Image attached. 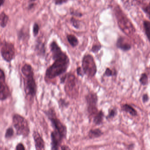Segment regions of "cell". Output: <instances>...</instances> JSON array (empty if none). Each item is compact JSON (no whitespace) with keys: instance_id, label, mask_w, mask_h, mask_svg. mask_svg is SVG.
<instances>
[{"instance_id":"cell-11","label":"cell","mask_w":150,"mask_h":150,"mask_svg":"<svg viewBox=\"0 0 150 150\" xmlns=\"http://www.w3.org/2000/svg\"><path fill=\"white\" fill-rule=\"evenodd\" d=\"M33 138L36 150H45V144L43 137L38 131L33 132Z\"/></svg>"},{"instance_id":"cell-30","label":"cell","mask_w":150,"mask_h":150,"mask_svg":"<svg viewBox=\"0 0 150 150\" xmlns=\"http://www.w3.org/2000/svg\"><path fill=\"white\" fill-rule=\"evenodd\" d=\"M71 22H72L73 25H74L75 28L78 29L79 27V23L78 21L76 20L74 18H72L71 19Z\"/></svg>"},{"instance_id":"cell-2","label":"cell","mask_w":150,"mask_h":150,"mask_svg":"<svg viewBox=\"0 0 150 150\" xmlns=\"http://www.w3.org/2000/svg\"><path fill=\"white\" fill-rule=\"evenodd\" d=\"M21 71L24 76V85L25 94L27 96L33 98L37 92V85L32 67L29 64H25L22 67Z\"/></svg>"},{"instance_id":"cell-5","label":"cell","mask_w":150,"mask_h":150,"mask_svg":"<svg viewBox=\"0 0 150 150\" xmlns=\"http://www.w3.org/2000/svg\"><path fill=\"white\" fill-rule=\"evenodd\" d=\"M82 69L84 74L88 77H94L97 73V66L93 57L91 54H86L82 60Z\"/></svg>"},{"instance_id":"cell-27","label":"cell","mask_w":150,"mask_h":150,"mask_svg":"<svg viewBox=\"0 0 150 150\" xmlns=\"http://www.w3.org/2000/svg\"><path fill=\"white\" fill-rule=\"evenodd\" d=\"M14 131L11 128H9L8 129L6 130V134H5V137L7 138H10L13 136Z\"/></svg>"},{"instance_id":"cell-28","label":"cell","mask_w":150,"mask_h":150,"mask_svg":"<svg viewBox=\"0 0 150 150\" xmlns=\"http://www.w3.org/2000/svg\"><path fill=\"white\" fill-rule=\"evenodd\" d=\"M37 0H29V4H28V9H32L33 8L36 4V1Z\"/></svg>"},{"instance_id":"cell-19","label":"cell","mask_w":150,"mask_h":150,"mask_svg":"<svg viewBox=\"0 0 150 150\" xmlns=\"http://www.w3.org/2000/svg\"><path fill=\"white\" fill-rule=\"evenodd\" d=\"M67 39L69 44L73 47H76L79 44V41L76 37L73 34H69L67 36Z\"/></svg>"},{"instance_id":"cell-8","label":"cell","mask_w":150,"mask_h":150,"mask_svg":"<svg viewBox=\"0 0 150 150\" xmlns=\"http://www.w3.org/2000/svg\"><path fill=\"white\" fill-rule=\"evenodd\" d=\"M85 98L89 117L92 118L99 112L97 107L98 95L95 93L90 92L86 95Z\"/></svg>"},{"instance_id":"cell-1","label":"cell","mask_w":150,"mask_h":150,"mask_svg":"<svg viewBox=\"0 0 150 150\" xmlns=\"http://www.w3.org/2000/svg\"><path fill=\"white\" fill-rule=\"evenodd\" d=\"M50 49L54 62L46 71L45 78L47 79H53L66 73L70 64L68 56L56 42L51 43Z\"/></svg>"},{"instance_id":"cell-14","label":"cell","mask_w":150,"mask_h":150,"mask_svg":"<svg viewBox=\"0 0 150 150\" xmlns=\"http://www.w3.org/2000/svg\"><path fill=\"white\" fill-rule=\"evenodd\" d=\"M35 51L38 55L44 56L45 54V46L41 40H38L35 45Z\"/></svg>"},{"instance_id":"cell-29","label":"cell","mask_w":150,"mask_h":150,"mask_svg":"<svg viewBox=\"0 0 150 150\" xmlns=\"http://www.w3.org/2000/svg\"><path fill=\"white\" fill-rule=\"evenodd\" d=\"M5 82V74L4 72L0 69V83Z\"/></svg>"},{"instance_id":"cell-13","label":"cell","mask_w":150,"mask_h":150,"mask_svg":"<svg viewBox=\"0 0 150 150\" xmlns=\"http://www.w3.org/2000/svg\"><path fill=\"white\" fill-rule=\"evenodd\" d=\"M10 90L5 82L0 83V100L6 99L10 95Z\"/></svg>"},{"instance_id":"cell-35","label":"cell","mask_w":150,"mask_h":150,"mask_svg":"<svg viewBox=\"0 0 150 150\" xmlns=\"http://www.w3.org/2000/svg\"><path fill=\"white\" fill-rule=\"evenodd\" d=\"M68 0H55V3L56 4H62L64 3L67 2Z\"/></svg>"},{"instance_id":"cell-21","label":"cell","mask_w":150,"mask_h":150,"mask_svg":"<svg viewBox=\"0 0 150 150\" xmlns=\"http://www.w3.org/2000/svg\"><path fill=\"white\" fill-rule=\"evenodd\" d=\"M117 115V109L115 108H111L108 110V114L106 118L107 120H110L114 118Z\"/></svg>"},{"instance_id":"cell-7","label":"cell","mask_w":150,"mask_h":150,"mask_svg":"<svg viewBox=\"0 0 150 150\" xmlns=\"http://www.w3.org/2000/svg\"><path fill=\"white\" fill-rule=\"evenodd\" d=\"M65 90L67 94L69 97L75 98L78 97L79 86L77 79L74 75L69 74L66 78Z\"/></svg>"},{"instance_id":"cell-16","label":"cell","mask_w":150,"mask_h":150,"mask_svg":"<svg viewBox=\"0 0 150 150\" xmlns=\"http://www.w3.org/2000/svg\"><path fill=\"white\" fill-rule=\"evenodd\" d=\"M104 133L100 129H91L88 132V137L90 139H95L100 137Z\"/></svg>"},{"instance_id":"cell-20","label":"cell","mask_w":150,"mask_h":150,"mask_svg":"<svg viewBox=\"0 0 150 150\" xmlns=\"http://www.w3.org/2000/svg\"><path fill=\"white\" fill-rule=\"evenodd\" d=\"M143 25L146 37L150 42V22L145 20L144 22Z\"/></svg>"},{"instance_id":"cell-22","label":"cell","mask_w":150,"mask_h":150,"mask_svg":"<svg viewBox=\"0 0 150 150\" xmlns=\"http://www.w3.org/2000/svg\"><path fill=\"white\" fill-rule=\"evenodd\" d=\"M139 82L143 86L147 85L149 82V78L148 76L146 73H143L141 75L140 79H139Z\"/></svg>"},{"instance_id":"cell-33","label":"cell","mask_w":150,"mask_h":150,"mask_svg":"<svg viewBox=\"0 0 150 150\" xmlns=\"http://www.w3.org/2000/svg\"><path fill=\"white\" fill-rule=\"evenodd\" d=\"M144 11H145L146 13H147V14L149 15L150 19V3L147 5L146 8L144 9Z\"/></svg>"},{"instance_id":"cell-12","label":"cell","mask_w":150,"mask_h":150,"mask_svg":"<svg viewBox=\"0 0 150 150\" xmlns=\"http://www.w3.org/2000/svg\"><path fill=\"white\" fill-rule=\"evenodd\" d=\"M116 46L117 48L123 52H128L132 48L131 44L123 37H120L118 39Z\"/></svg>"},{"instance_id":"cell-32","label":"cell","mask_w":150,"mask_h":150,"mask_svg":"<svg viewBox=\"0 0 150 150\" xmlns=\"http://www.w3.org/2000/svg\"><path fill=\"white\" fill-rule=\"evenodd\" d=\"M76 71L77 74L78 76L82 77L83 76V75L84 74L83 72V70H82V68L80 67L77 68Z\"/></svg>"},{"instance_id":"cell-37","label":"cell","mask_w":150,"mask_h":150,"mask_svg":"<svg viewBox=\"0 0 150 150\" xmlns=\"http://www.w3.org/2000/svg\"><path fill=\"white\" fill-rule=\"evenodd\" d=\"M4 1H5V0H0V8L4 3Z\"/></svg>"},{"instance_id":"cell-34","label":"cell","mask_w":150,"mask_h":150,"mask_svg":"<svg viewBox=\"0 0 150 150\" xmlns=\"http://www.w3.org/2000/svg\"><path fill=\"white\" fill-rule=\"evenodd\" d=\"M16 150H25L24 146L22 143L19 144L17 145Z\"/></svg>"},{"instance_id":"cell-3","label":"cell","mask_w":150,"mask_h":150,"mask_svg":"<svg viewBox=\"0 0 150 150\" xmlns=\"http://www.w3.org/2000/svg\"><path fill=\"white\" fill-rule=\"evenodd\" d=\"M115 11L119 28L127 36L131 37L136 32L133 24L120 8H117Z\"/></svg>"},{"instance_id":"cell-18","label":"cell","mask_w":150,"mask_h":150,"mask_svg":"<svg viewBox=\"0 0 150 150\" xmlns=\"http://www.w3.org/2000/svg\"><path fill=\"white\" fill-rule=\"evenodd\" d=\"M9 20V17L4 11L0 14V26L2 28L6 27Z\"/></svg>"},{"instance_id":"cell-39","label":"cell","mask_w":150,"mask_h":150,"mask_svg":"<svg viewBox=\"0 0 150 150\" xmlns=\"http://www.w3.org/2000/svg\"><path fill=\"white\" fill-rule=\"evenodd\" d=\"M1 44V38H0V44Z\"/></svg>"},{"instance_id":"cell-4","label":"cell","mask_w":150,"mask_h":150,"mask_svg":"<svg viewBox=\"0 0 150 150\" xmlns=\"http://www.w3.org/2000/svg\"><path fill=\"white\" fill-rule=\"evenodd\" d=\"M45 113L51 122L54 130L58 131L64 139L66 138L67 134V126L57 117L54 109L52 108H49L45 111Z\"/></svg>"},{"instance_id":"cell-23","label":"cell","mask_w":150,"mask_h":150,"mask_svg":"<svg viewBox=\"0 0 150 150\" xmlns=\"http://www.w3.org/2000/svg\"><path fill=\"white\" fill-rule=\"evenodd\" d=\"M116 75V71H113L112 69H110L109 68H107L106 69L104 73V76H106L107 77L112 76H115Z\"/></svg>"},{"instance_id":"cell-9","label":"cell","mask_w":150,"mask_h":150,"mask_svg":"<svg viewBox=\"0 0 150 150\" xmlns=\"http://www.w3.org/2000/svg\"><path fill=\"white\" fill-rule=\"evenodd\" d=\"M1 53L4 59L7 62H10L15 57V49L14 45L11 43H4L1 47Z\"/></svg>"},{"instance_id":"cell-40","label":"cell","mask_w":150,"mask_h":150,"mask_svg":"<svg viewBox=\"0 0 150 150\" xmlns=\"http://www.w3.org/2000/svg\"><path fill=\"white\" fill-rule=\"evenodd\" d=\"M122 1H124V0H122Z\"/></svg>"},{"instance_id":"cell-15","label":"cell","mask_w":150,"mask_h":150,"mask_svg":"<svg viewBox=\"0 0 150 150\" xmlns=\"http://www.w3.org/2000/svg\"><path fill=\"white\" fill-rule=\"evenodd\" d=\"M122 110L129 114L131 116L136 117L138 115L137 112L130 105L126 104L122 105L121 107Z\"/></svg>"},{"instance_id":"cell-24","label":"cell","mask_w":150,"mask_h":150,"mask_svg":"<svg viewBox=\"0 0 150 150\" xmlns=\"http://www.w3.org/2000/svg\"><path fill=\"white\" fill-rule=\"evenodd\" d=\"M59 106L60 108H64L65 107H67L69 105V103L65 100L63 99H60L59 101Z\"/></svg>"},{"instance_id":"cell-10","label":"cell","mask_w":150,"mask_h":150,"mask_svg":"<svg viewBox=\"0 0 150 150\" xmlns=\"http://www.w3.org/2000/svg\"><path fill=\"white\" fill-rule=\"evenodd\" d=\"M51 150H59L64 138L56 130H53L51 134Z\"/></svg>"},{"instance_id":"cell-17","label":"cell","mask_w":150,"mask_h":150,"mask_svg":"<svg viewBox=\"0 0 150 150\" xmlns=\"http://www.w3.org/2000/svg\"><path fill=\"white\" fill-rule=\"evenodd\" d=\"M104 113L103 111H99V112L93 117V122L95 125L98 126L102 124L104 120Z\"/></svg>"},{"instance_id":"cell-41","label":"cell","mask_w":150,"mask_h":150,"mask_svg":"<svg viewBox=\"0 0 150 150\" xmlns=\"http://www.w3.org/2000/svg\"><path fill=\"white\" fill-rule=\"evenodd\" d=\"M149 69H150V67H149Z\"/></svg>"},{"instance_id":"cell-31","label":"cell","mask_w":150,"mask_h":150,"mask_svg":"<svg viewBox=\"0 0 150 150\" xmlns=\"http://www.w3.org/2000/svg\"><path fill=\"white\" fill-rule=\"evenodd\" d=\"M149 100V97L147 93H145L142 96V101L144 103H147Z\"/></svg>"},{"instance_id":"cell-36","label":"cell","mask_w":150,"mask_h":150,"mask_svg":"<svg viewBox=\"0 0 150 150\" xmlns=\"http://www.w3.org/2000/svg\"><path fill=\"white\" fill-rule=\"evenodd\" d=\"M60 147L61 150H71L70 148L67 145H62Z\"/></svg>"},{"instance_id":"cell-26","label":"cell","mask_w":150,"mask_h":150,"mask_svg":"<svg viewBox=\"0 0 150 150\" xmlns=\"http://www.w3.org/2000/svg\"><path fill=\"white\" fill-rule=\"evenodd\" d=\"M101 48V45L100 44L95 45L93 46L91 48V52L93 53H98Z\"/></svg>"},{"instance_id":"cell-6","label":"cell","mask_w":150,"mask_h":150,"mask_svg":"<svg viewBox=\"0 0 150 150\" xmlns=\"http://www.w3.org/2000/svg\"><path fill=\"white\" fill-rule=\"evenodd\" d=\"M13 123L17 133L19 135L26 137L29 135L30 128L27 120L19 115H14L13 118Z\"/></svg>"},{"instance_id":"cell-25","label":"cell","mask_w":150,"mask_h":150,"mask_svg":"<svg viewBox=\"0 0 150 150\" xmlns=\"http://www.w3.org/2000/svg\"><path fill=\"white\" fill-rule=\"evenodd\" d=\"M39 26L38 23H34L33 26V34L34 37H36L38 35L39 31Z\"/></svg>"},{"instance_id":"cell-38","label":"cell","mask_w":150,"mask_h":150,"mask_svg":"<svg viewBox=\"0 0 150 150\" xmlns=\"http://www.w3.org/2000/svg\"><path fill=\"white\" fill-rule=\"evenodd\" d=\"M136 1H137L141 2L142 1H143V0H136Z\"/></svg>"}]
</instances>
